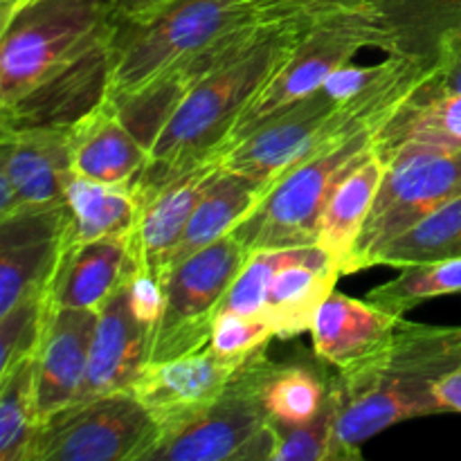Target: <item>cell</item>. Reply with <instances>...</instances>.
<instances>
[{"label": "cell", "instance_id": "cell-20", "mask_svg": "<svg viewBox=\"0 0 461 461\" xmlns=\"http://www.w3.org/2000/svg\"><path fill=\"white\" fill-rule=\"evenodd\" d=\"M97 311L54 309L36 347V394L41 414L75 403L88 369Z\"/></svg>", "mask_w": 461, "mask_h": 461}, {"label": "cell", "instance_id": "cell-10", "mask_svg": "<svg viewBox=\"0 0 461 461\" xmlns=\"http://www.w3.org/2000/svg\"><path fill=\"white\" fill-rule=\"evenodd\" d=\"M372 214L356 243V273L414 223L461 194V151L405 142L387 158Z\"/></svg>", "mask_w": 461, "mask_h": 461}, {"label": "cell", "instance_id": "cell-19", "mask_svg": "<svg viewBox=\"0 0 461 461\" xmlns=\"http://www.w3.org/2000/svg\"><path fill=\"white\" fill-rule=\"evenodd\" d=\"M151 338L153 333L133 318L124 286H120L97 311L88 369L77 401L131 390L140 369L149 363Z\"/></svg>", "mask_w": 461, "mask_h": 461}, {"label": "cell", "instance_id": "cell-24", "mask_svg": "<svg viewBox=\"0 0 461 461\" xmlns=\"http://www.w3.org/2000/svg\"><path fill=\"white\" fill-rule=\"evenodd\" d=\"M270 185L252 180L248 176L234 174V171H219L210 187L198 201L187 228H185L183 239L171 259V268L194 252L212 246L214 241L223 239L225 234L234 232L239 223L257 207V203L264 198Z\"/></svg>", "mask_w": 461, "mask_h": 461}, {"label": "cell", "instance_id": "cell-40", "mask_svg": "<svg viewBox=\"0 0 461 461\" xmlns=\"http://www.w3.org/2000/svg\"><path fill=\"white\" fill-rule=\"evenodd\" d=\"M252 3H255V5H259V3H264V0H252Z\"/></svg>", "mask_w": 461, "mask_h": 461}, {"label": "cell", "instance_id": "cell-35", "mask_svg": "<svg viewBox=\"0 0 461 461\" xmlns=\"http://www.w3.org/2000/svg\"><path fill=\"white\" fill-rule=\"evenodd\" d=\"M461 95V34L444 41L435 66L428 72L426 79L412 90V102H428V99Z\"/></svg>", "mask_w": 461, "mask_h": 461}, {"label": "cell", "instance_id": "cell-18", "mask_svg": "<svg viewBox=\"0 0 461 461\" xmlns=\"http://www.w3.org/2000/svg\"><path fill=\"white\" fill-rule=\"evenodd\" d=\"M342 268L318 243L284 248V259L270 279L264 318L275 338H297L311 331L320 304L336 291Z\"/></svg>", "mask_w": 461, "mask_h": 461}, {"label": "cell", "instance_id": "cell-6", "mask_svg": "<svg viewBox=\"0 0 461 461\" xmlns=\"http://www.w3.org/2000/svg\"><path fill=\"white\" fill-rule=\"evenodd\" d=\"M363 131L275 180L255 210L234 228L246 250H279L318 243L320 221L340 180L374 151V135Z\"/></svg>", "mask_w": 461, "mask_h": 461}, {"label": "cell", "instance_id": "cell-28", "mask_svg": "<svg viewBox=\"0 0 461 461\" xmlns=\"http://www.w3.org/2000/svg\"><path fill=\"white\" fill-rule=\"evenodd\" d=\"M41 421L36 354H30L0 374V461H32Z\"/></svg>", "mask_w": 461, "mask_h": 461}, {"label": "cell", "instance_id": "cell-3", "mask_svg": "<svg viewBox=\"0 0 461 461\" xmlns=\"http://www.w3.org/2000/svg\"><path fill=\"white\" fill-rule=\"evenodd\" d=\"M111 97H122L192 61L225 36L261 21L252 0H167L133 16H115Z\"/></svg>", "mask_w": 461, "mask_h": 461}, {"label": "cell", "instance_id": "cell-37", "mask_svg": "<svg viewBox=\"0 0 461 461\" xmlns=\"http://www.w3.org/2000/svg\"><path fill=\"white\" fill-rule=\"evenodd\" d=\"M435 392L444 412L461 414V363L437 383Z\"/></svg>", "mask_w": 461, "mask_h": 461}, {"label": "cell", "instance_id": "cell-21", "mask_svg": "<svg viewBox=\"0 0 461 461\" xmlns=\"http://www.w3.org/2000/svg\"><path fill=\"white\" fill-rule=\"evenodd\" d=\"M131 232L68 246L50 288L52 311L102 309L126 277L131 264Z\"/></svg>", "mask_w": 461, "mask_h": 461}, {"label": "cell", "instance_id": "cell-11", "mask_svg": "<svg viewBox=\"0 0 461 461\" xmlns=\"http://www.w3.org/2000/svg\"><path fill=\"white\" fill-rule=\"evenodd\" d=\"M248 257L241 239L230 232L169 270L165 313L153 331L149 363L180 358L210 345L216 309Z\"/></svg>", "mask_w": 461, "mask_h": 461}, {"label": "cell", "instance_id": "cell-30", "mask_svg": "<svg viewBox=\"0 0 461 461\" xmlns=\"http://www.w3.org/2000/svg\"><path fill=\"white\" fill-rule=\"evenodd\" d=\"M331 376L300 363H275L264 383V405L279 428H297L313 421L327 401Z\"/></svg>", "mask_w": 461, "mask_h": 461}, {"label": "cell", "instance_id": "cell-23", "mask_svg": "<svg viewBox=\"0 0 461 461\" xmlns=\"http://www.w3.org/2000/svg\"><path fill=\"white\" fill-rule=\"evenodd\" d=\"M385 169L387 162L374 149L340 180L324 207L318 230V246H322L336 259L342 275L356 273V243L372 214Z\"/></svg>", "mask_w": 461, "mask_h": 461}, {"label": "cell", "instance_id": "cell-25", "mask_svg": "<svg viewBox=\"0 0 461 461\" xmlns=\"http://www.w3.org/2000/svg\"><path fill=\"white\" fill-rule=\"evenodd\" d=\"M365 7L390 32L392 52L435 61L444 41L461 34V0H372Z\"/></svg>", "mask_w": 461, "mask_h": 461}, {"label": "cell", "instance_id": "cell-14", "mask_svg": "<svg viewBox=\"0 0 461 461\" xmlns=\"http://www.w3.org/2000/svg\"><path fill=\"white\" fill-rule=\"evenodd\" d=\"M66 203L0 219V315L36 293H50L68 248Z\"/></svg>", "mask_w": 461, "mask_h": 461}, {"label": "cell", "instance_id": "cell-22", "mask_svg": "<svg viewBox=\"0 0 461 461\" xmlns=\"http://www.w3.org/2000/svg\"><path fill=\"white\" fill-rule=\"evenodd\" d=\"M68 144L72 171L97 183L131 185L149 162V149L108 99L68 131Z\"/></svg>", "mask_w": 461, "mask_h": 461}, {"label": "cell", "instance_id": "cell-4", "mask_svg": "<svg viewBox=\"0 0 461 461\" xmlns=\"http://www.w3.org/2000/svg\"><path fill=\"white\" fill-rule=\"evenodd\" d=\"M273 365L268 347L248 356L219 399L160 432L144 461H273L279 428L264 405V383Z\"/></svg>", "mask_w": 461, "mask_h": 461}, {"label": "cell", "instance_id": "cell-8", "mask_svg": "<svg viewBox=\"0 0 461 461\" xmlns=\"http://www.w3.org/2000/svg\"><path fill=\"white\" fill-rule=\"evenodd\" d=\"M160 426L131 390L90 396L45 414L32 461H144Z\"/></svg>", "mask_w": 461, "mask_h": 461}, {"label": "cell", "instance_id": "cell-39", "mask_svg": "<svg viewBox=\"0 0 461 461\" xmlns=\"http://www.w3.org/2000/svg\"><path fill=\"white\" fill-rule=\"evenodd\" d=\"M36 3V0H0V25L9 21L16 12H21L27 5Z\"/></svg>", "mask_w": 461, "mask_h": 461}, {"label": "cell", "instance_id": "cell-33", "mask_svg": "<svg viewBox=\"0 0 461 461\" xmlns=\"http://www.w3.org/2000/svg\"><path fill=\"white\" fill-rule=\"evenodd\" d=\"M275 338L273 327L261 315H246L237 311H216L212 322L210 349L225 358H248Z\"/></svg>", "mask_w": 461, "mask_h": 461}, {"label": "cell", "instance_id": "cell-34", "mask_svg": "<svg viewBox=\"0 0 461 461\" xmlns=\"http://www.w3.org/2000/svg\"><path fill=\"white\" fill-rule=\"evenodd\" d=\"M122 286H124L133 318L151 333L156 331L167 304L165 282L144 264H131Z\"/></svg>", "mask_w": 461, "mask_h": 461}, {"label": "cell", "instance_id": "cell-36", "mask_svg": "<svg viewBox=\"0 0 461 461\" xmlns=\"http://www.w3.org/2000/svg\"><path fill=\"white\" fill-rule=\"evenodd\" d=\"M372 0H264L257 5L264 21H302V18L324 16V14L340 12V9L363 7Z\"/></svg>", "mask_w": 461, "mask_h": 461}, {"label": "cell", "instance_id": "cell-5", "mask_svg": "<svg viewBox=\"0 0 461 461\" xmlns=\"http://www.w3.org/2000/svg\"><path fill=\"white\" fill-rule=\"evenodd\" d=\"M302 21H306V25L300 39L264 88L255 95L234 126L230 144L239 142L261 124L320 93L329 77L345 63L354 61L360 50L378 48L383 52H392L390 32L365 5Z\"/></svg>", "mask_w": 461, "mask_h": 461}, {"label": "cell", "instance_id": "cell-1", "mask_svg": "<svg viewBox=\"0 0 461 461\" xmlns=\"http://www.w3.org/2000/svg\"><path fill=\"white\" fill-rule=\"evenodd\" d=\"M461 363V327L399 324L381 356L336 374V461L363 457V444L401 421L441 414L437 383Z\"/></svg>", "mask_w": 461, "mask_h": 461}, {"label": "cell", "instance_id": "cell-26", "mask_svg": "<svg viewBox=\"0 0 461 461\" xmlns=\"http://www.w3.org/2000/svg\"><path fill=\"white\" fill-rule=\"evenodd\" d=\"M66 207L68 246L131 232L138 219V196L131 185L97 183L77 174L66 187Z\"/></svg>", "mask_w": 461, "mask_h": 461}, {"label": "cell", "instance_id": "cell-13", "mask_svg": "<svg viewBox=\"0 0 461 461\" xmlns=\"http://www.w3.org/2000/svg\"><path fill=\"white\" fill-rule=\"evenodd\" d=\"M68 131H0V219L66 203Z\"/></svg>", "mask_w": 461, "mask_h": 461}, {"label": "cell", "instance_id": "cell-38", "mask_svg": "<svg viewBox=\"0 0 461 461\" xmlns=\"http://www.w3.org/2000/svg\"><path fill=\"white\" fill-rule=\"evenodd\" d=\"M162 3H167V0H113V14L115 16H133V14H142Z\"/></svg>", "mask_w": 461, "mask_h": 461}, {"label": "cell", "instance_id": "cell-27", "mask_svg": "<svg viewBox=\"0 0 461 461\" xmlns=\"http://www.w3.org/2000/svg\"><path fill=\"white\" fill-rule=\"evenodd\" d=\"M405 142L461 151V95L428 102L405 99L387 124L374 135V149L383 160H387Z\"/></svg>", "mask_w": 461, "mask_h": 461}, {"label": "cell", "instance_id": "cell-12", "mask_svg": "<svg viewBox=\"0 0 461 461\" xmlns=\"http://www.w3.org/2000/svg\"><path fill=\"white\" fill-rule=\"evenodd\" d=\"M115 18L34 86L0 106V131H70L111 95Z\"/></svg>", "mask_w": 461, "mask_h": 461}, {"label": "cell", "instance_id": "cell-16", "mask_svg": "<svg viewBox=\"0 0 461 461\" xmlns=\"http://www.w3.org/2000/svg\"><path fill=\"white\" fill-rule=\"evenodd\" d=\"M221 160L223 156L207 158L160 187L140 194L138 219L131 232V264H144L167 284L176 248L201 196L223 169Z\"/></svg>", "mask_w": 461, "mask_h": 461}, {"label": "cell", "instance_id": "cell-9", "mask_svg": "<svg viewBox=\"0 0 461 461\" xmlns=\"http://www.w3.org/2000/svg\"><path fill=\"white\" fill-rule=\"evenodd\" d=\"M113 18V0H36L0 25V106L75 54Z\"/></svg>", "mask_w": 461, "mask_h": 461}, {"label": "cell", "instance_id": "cell-29", "mask_svg": "<svg viewBox=\"0 0 461 461\" xmlns=\"http://www.w3.org/2000/svg\"><path fill=\"white\" fill-rule=\"evenodd\" d=\"M457 257H461V194L392 239L374 257L372 266L405 268V266L457 259Z\"/></svg>", "mask_w": 461, "mask_h": 461}, {"label": "cell", "instance_id": "cell-31", "mask_svg": "<svg viewBox=\"0 0 461 461\" xmlns=\"http://www.w3.org/2000/svg\"><path fill=\"white\" fill-rule=\"evenodd\" d=\"M457 293H461V257L405 266L394 279L372 288L365 300L394 315H405L423 302Z\"/></svg>", "mask_w": 461, "mask_h": 461}, {"label": "cell", "instance_id": "cell-2", "mask_svg": "<svg viewBox=\"0 0 461 461\" xmlns=\"http://www.w3.org/2000/svg\"><path fill=\"white\" fill-rule=\"evenodd\" d=\"M268 23V32L250 52L198 81L176 106L149 149L147 167L131 183L135 196L160 187L207 158L223 156L237 122L291 54L306 25V21L293 18Z\"/></svg>", "mask_w": 461, "mask_h": 461}, {"label": "cell", "instance_id": "cell-15", "mask_svg": "<svg viewBox=\"0 0 461 461\" xmlns=\"http://www.w3.org/2000/svg\"><path fill=\"white\" fill-rule=\"evenodd\" d=\"M243 360L225 358L205 347L180 358L147 363L135 376L131 392L165 432L219 399Z\"/></svg>", "mask_w": 461, "mask_h": 461}, {"label": "cell", "instance_id": "cell-32", "mask_svg": "<svg viewBox=\"0 0 461 461\" xmlns=\"http://www.w3.org/2000/svg\"><path fill=\"white\" fill-rule=\"evenodd\" d=\"M338 408H340V394H338L336 376H331L327 401L313 421L297 428H279V446L273 461H336L333 441H336V421Z\"/></svg>", "mask_w": 461, "mask_h": 461}, {"label": "cell", "instance_id": "cell-17", "mask_svg": "<svg viewBox=\"0 0 461 461\" xmlns=\"http://www.w3.org/2000/svg\"><path fill=\"white\" fill-rule=\"evenodd\" d=\"M401 322L403 315L333 291L320 304L309 333L322 363L338 372H349L381 356L394 340Z\"/></svg>", "mask_w": 461, "mask_h": 461}, {"label": "cell", "instance_id": "cell-7", "mask_svg": "<svg viewBox=\"0 0 461 461\" xmlns=\"http://www.w3.org/2000/svg\"><path fill=\"white\" fill-rule=\"evenodd\" d=\"M392 113L340 108L322 93L311 95L275 120L266 122L223 151V167L264 185H273L309 158L363 133L381 131Z\"/></svg>", "mask_w": 461, "mask_h": 461}]
</instances>
